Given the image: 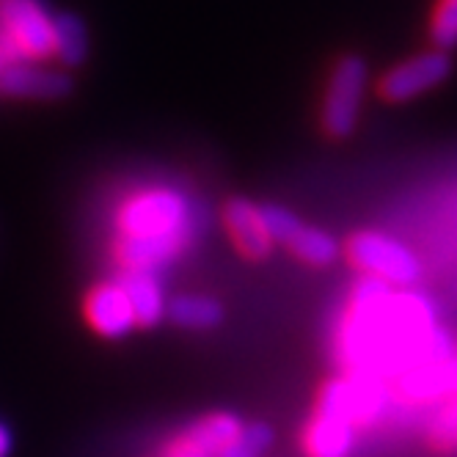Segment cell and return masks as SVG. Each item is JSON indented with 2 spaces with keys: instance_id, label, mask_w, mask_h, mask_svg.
<instances>
[{
  "instance_id": "1",
  "label": "cell",
  "mask_w": 457,
  "mask_h": 457,
  "mask_svg": "<svg viewBox=\"0 0 457 457\" xmlns=\"http://www.w3.org/2000/svg\"><path fill=\"white\" fill-rule=\"evenodd\" d=\"M367 80L370 70L367 61L361 55H342L328 78V88L322 96V129L325 136H331L337 141L350 138L358 127V116H361L364 94H367Z\"/></svg>"
},
{
  "instance_id": "2",
  "label": "cell",
  "mask_w": 457,
  "mask_h": 457,
  "mask_svg": "<svg viewBox=\"0 0 457 457\" xmlns=\"http://www.w3.org/2000/svg\"><path fill=\"white\" fill-rule=\"evenodd\" d=\"M345 253L355 270L383 278L386 284L411 287L421 278L419 256L408 245L383 232H355L347 240Z\"/></svg>"
},
{
  "instance_id": "3",
  "label": "cell",
  "mask_w": 457,
  "mask_h": 457,
  "mask_svg": "<svg viewBox=\"0 0 457 457\" xmlns=\"http://www.w3.org/2000/svg\"><path fill=\"white\" fill-rule=\"evenodd\" d=\"M121 235L154 237V235H185L187 204L174 190H146L133 195L119 215Z\"/></svg>"
},
{
  "instance_id": "4",
  "label": "cell",
  "mask_w": 457,
  "mask_h": 457,
  "mask_svg": "<svg viewBox=\"0 0 457 457\" xmlns=\"http://www.w3.org/2000/svg\"><path fill=\"white\" fill-rule=\"evenodd\" d=\"M454 72V61L444 50H424L395 63L378 80V94L386 103H411L416 96L438 88Z\"/></svg>"
},
{
  "instance_id": "5",
  "label": "cell",
  "mask_w": 457,
  "mask_h": 457,
  "mask_svg": "<svg viewBox=\"0 0 457 457\" xmlns=\"http://www.w3.org/2000/svg\"><path fill=\"white\" fill-rule=\"evenodd\" d=\"M0 25L22 58L53 55V17L39 0H0Z\"/></svg>"
},
{
  "instance_id": "6",
  "label": "cell",
  "mask_w": 457,
  "mask_h": 457,
  "mask_svg": "<svg viewBox=\"0 0 457 457\" xmlns=\"http://www.w3.org/2000/svg\"><path fill=\"white\" fill-rule=\"evenodd\" d=\"M72 91V78L58 70H45L28 61H14L0 72V94L17 100H63Z\"/></svg>"
},
{
  "instance_id": "7",
  "label": "cell",
  "mask_w": 457,
  "mask_h": 457,
  "mask_svg": "<svg viewBox=\"0 0 457 457\" xmlns=\"http://www.w3.org/2000/svg\"><path fill=\"white\" fill-rule=\"evenodd\" d=\"M83 317L88 322V328L105 339H121L136 328L127 295L116 281L96 284L94 289H88V295L83 301Z\"/></svg>"
},
{
  "instance_id": "8",
  "label": "cell",
  "mask_w": 457,
  "mask_h": 457,
  "mask_svg": "<svg viewBox=\"0 0 457 457\" xmlns=\"http://www.w3.org/2000/svg\"><path fill=\"white\" fill-rule=\"evenodd\" d=\"M223 226L232 243L237 245V251L245 259H268L273 251V240L265 228L262 212H259V204L248 202V199H232L223 204Z\"/></svg>"
},
{
  "instance_id": "9",
  "label": "cell",
  "mask_w": 457,
  "mask_h": 457,
  "mask_svg": "<svg viewBox=\"0 0 457 457\" xmlns=\"http://www.w3.org/2000/svg\"><path fill=\"white\" fill-rule=\"evenodd\" d=\"M355 446V424L331 413H320L306 424L303 449L309 457H350Z\"/></svg>"
},
{
  "instance_id": "10",
  "label": "cell",
  "mask_w": 457,
  "mask_h": 457,
  "mask_svg": "<svg viewBox=\"0 0 457 457\" xmlns=\"http://www.w3.org/2000/svg\"><path fill=\"white\" fill-rule=\"evenodd\" d=\"M127 295L129 312H133L136 328H152L166 317V298H162L160 284L152 278L149 270H127L116 281Z\"/></svg>"
},
{
  "instance_id": "11",
  "label": "cell",
  "mask_w": 457,
  "mask_h": 457,
  "mask_svg": "<svg viewBox=\"0 0 457 457\" xmlns=\"http://www.w3.org/2000/svg\"><path fill=\"white\" fill-rule=\"evenodd\" d=\"M185 235H154V237H136L121 235L116 240V259L127 270H152L182 248Z\"/></svg>"
},
{
  "instance_id": "12",
  "label": "cell",
  "mask_w": 457,
  "mask_h": 457,
  "mask_svg": "<svg viewBox=\"0 0 457 457\" xmlns=\"http://www.w3.org/2000/svg\"><path fill=\"white\" fill-rule=\"evenodd\" d=\"M403 391L413 400L457 395V355L441 358V361H424L411 370L403 380Z\"/></svg>"
},
{
  "instance_id": "13",
  "label": "cell",
  "mask_w": 457,
  "mask_h": 457,
  "mask_svg": "<svg viewBox=\"0 0 457 457\" xmlns=\"http://www.w3.org/2000/svg\"><path fill=\"white\" fill-rule=\"evenodd\" d=\"M243 430V421L232 413H212L204 416L202 421H195L187 430L185 444L190 446L193 454H220L228 444L235 441V436Z\"/></svg>"
},
{
  "instance_id": "14",
  "label": "cell",
  "mask_w": 457,
  "mask_h": 457,
  "mask_svg": "<svg viewBox=\"0 0 457 457\" xmlns=\"http://www.w3.org/2000/svg\"><path fill=\"white\" fill-rule=\"evenodd\" d=\"M284 248H289L301 259V262H306L312 268H328V265L337 262L339 253H342L334 235H328L325 228L306 226V223H301L295 232H292V237L284 243Z\"/></svg>"
},
{
  "instance_id": "15",
  "label": "cell",
  "mask_w": 457,
  "mask_h": 457,
  "mask_svg": "<svg viewBox=\"0 0 457 457\" xmlns=\"http://www.w3.org/2000/svg\"><path fill=\"white\" fill-rule=\"evenodd\" d=\"M166 317L177 325V328L210 331L223 322V306L207 295H179L166 306Z\"/></svg>"
},
{
  "instance_id": "16",
  "label": "cell",
  "mask_w": 457,
  "mask_h": 457,
  "mask_svg": "<svg viewBox=\"0 0 457 457\" xmlns=\"http://www.w3.org/2000/svg\"><path fill=\"white\" fill-rule=\"evenodd\" d=\"M53 55L63 67H80L88 55L86 25L75 14H58L53 20Z\"/></svg>"
},
{
  "instance_id": "17",
  "label": "cell",
  "mask_w": 457,
  "mask_h": 457,
  "mask_svg": "<svg viewBox=\"0 0 457 457\" xmlns=\"http://www.w3.org/2000/svg\"><path fill=\"white\" fill-rule=\"evenodd\" d=\"M391 298H395V292H391V284H386L383 278H375V276H364L361 281L355 284L353 289V306H350V314L353 317H372V314H380L388 309Z\"/></svg>"
},
{
  "instance_id": "18",
  "label": "cell",
  "mask_w": 457,
  "mask_h": 457,
  "mask_svg": "<svg viewBox=\"0 0 457 457\" xmlns=\"http://www.w3.org/2000/svg\"><path fill=\"white\" fill-rule=\"evenodd\" d=\"M430 45L444 53L457 47V0H436L430 14Z\"/></svg>"
},
{
  "instance_id": "19",
  "label": "cell",
  "mask_w": 457,
  "mask_h": 457,
  "mask_svg": "<svg viewBox=\"0 0 457 457\" xmlns=\"http://www.w3.org/2000/svg\"><path fill=\"white\" fill-rule=\"evenodd\" d=\"M270 444H273L270 424L256 421V424H248V428H243L235 436V441L220 452V457H259Z\"/></svg>"
},
{
  "instance_id": "20",
  "label": "cell",
  "mask_w": 457,
  "mask_h": 457,
  "mask_svg": "<svg viewBox=\"0 0 457 457\" xmlns=\"http://www.w3.org/2000/svg\"><path fill=\"white\" fill-rule=\"evenodd\" d=\"M259 212H262V220H265V228L273 243H287L292 237V232L303 223L295 212H289L287 207L281 204H262L259 207Z\"/></svg>"
},
{
  "instance_id": "21",
  "label": "cell",
  "mask_w": 457,
  "mask_h": 457,
  "mask_svg": "<svg viewBox=\"0 0 457 457\" xmlns=\"http://www.w3.org/2000/svg\"><path fill=\"white\" fill-rule=\"evenodd\" d=\"M430 441L438 449H457V395L430 421Z\"/></svg>"
},
{
  "instance_id": "22",
  "label": "cell",
  "mask_w": 457,
  "mask_h": 457,
  "mask_svg": "<svg viewBox=\"0 0 457 457\" xmlns=\"http://www.w3.org/2000/svg\"><path fill=\"white\" fill-rule=\"evenodd\" d=\"M14 449V438H12V430L6 428L4 421H0V457H9Z\"/></svg>"
}]
</instances>
